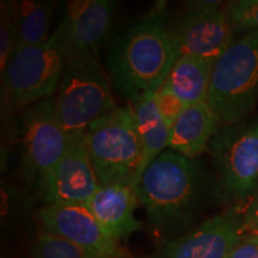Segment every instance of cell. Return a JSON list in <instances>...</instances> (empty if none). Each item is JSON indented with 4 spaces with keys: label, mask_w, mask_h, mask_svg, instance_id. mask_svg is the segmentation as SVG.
<instances>
[{
    "label": "cell",
    "mask_w": 258,
    "mask_h": 258,
    "mask_svg": "<svg viewBox=\"0 0 258 258\" xmlns=\"http://www.w3.org/2000/svg\"><path fill=\"white\" fill-rule=\"evenodd\" d=\"M244 212L226 209L185 234L165 241L153 258H225L244 237Z\"/></svg>",
    "instance_id": "cell-12"
},
{
    "label": "cell",
    "mask_w": 258,
    "mask_h": 258,
    "mask_svg": "<svg viewBox=\"0 0 258 258\" xmlns=\"http://www.w3.org/2000/svg\"><path fill=\"white\" fill-rule=\"evenodd\" d=\"M208 151L217 170L218 191L226 201H241L258 191V118L222 124Z\"/></svg>",
    "instance_id": "cell-7"
},
{
    "label": "cell",
    "mask_w": 258,
    "mask_h": 258,
    "mask_svg": "<svg viewBox=\"0 0 258 258\" xmlns=\"http://www.w3.org/2000/svg\"><path fill=\"white\" fill-rule=\"evenodd\" d=\"M0 4V71L3 76L17 50V32L12 2L3 0Z\"/></svg>",
    "instance_id": "cell-20"
},
{
    "label": "cell",
    "mask_w": 258,
    "mask_h": 258,
    "mask_svg": "<svg viewBox=\"0 0 258 258\" xmlns=\"http://www.w3.org/2000/svg\"><path fill=\"white\" fill-rule=\"evenodd\" d=\"M116 3L111 0H72L67 3L62 24L71 49L97 56L99 47L108 40Z\"/></svg>",
    "instance_id": "cell-13"
},
{
    "label": "cell",
    "mask_w": 258,
    "mask_h": 258,
    "mask_svg": "<svg viewBox=\"0 0 258 258\" xmlns=\"http://www.w3.org/2000/svg\"><path fill=\"white\" fill-rule=\"evenodd\" d=\"M55 6V2L42 0L12 2L17 32V49L44 43L50 37L49 30Z\"/></svg>",
    "instance_id": "cell-18"
},
{
    "label": "cell",
    "mask_w": 258,
    "mask_h": 258,
    "mask_svg": "<svg viewBox=\"0 0 258 258\" xmlns=\"http://www.w3.org/2000/svg\"><path fill=\"white\" fill-rule=\"evenodd\" d=\"M38 219L44 232L76 245L88 258H127L85 205H46Z\"/></svg>",
    "instance_id": "cell-11"
},
{
    "label": "cell",
    "mask_w": 258,
    "mask_h": 258,
    "mask_svg": "<svg viewBox=\"0 0 258 258\" xmlns=\"http://www.w3.org/2000/svg\"><path fill=\"white\" fill-rule=\"evenodd\" d=\"M214 64L201 57L184 55L177 59L164 85L186 106L208 99Z\"/></svg>",
    "instance_id": "cell-17"
},
{
    "label": "cell",
    "mask_w": 258,
    "mask_h": 258,
    "mask_svg": "<svg viewBox=\"0 0 258 258\" xmlns=\"http://www.w3.org/2000/svg\"><path fill=\"white\" fill-rule=\"evenodd\" d=\"M128 105L133 111L135 124L143 146V160L134 183L135 185L146 167L160 153L169 148L171 128L160 115L156 103V93L129 99Z\"/></svg>",
    "instance_id": "cell-16"
},
{
    "label": "cell",
    "mask_w": 258,
    "mask_h": 258,
    "mask_svg": "<svg viewBox=\"0 0 258 258\" xmlns=\"http://www.w3.org/2000/svg\"><path fill=\"white\" fill-rule=\"evenodd\" d=\"M71 47L61 23L44 43L18 48L2 76L3 97L15 110L56 93Z\"/></svg>",
    "instance_id": "cell-4"
},
{
    "label": "cell",
    "mask_w": 258,
    "mask_h": 258,
    "mask_svg": "<svg viewBox=\"0 0 258 258\" xmlns=\"http://www.w3.org/2000/svg\"><path fill=\"white\" fill-rule=\"evenodd\" d=\"M241 232L243 235H258V191L244 211Z\"/></svg>",
    "instance_id": "cell-24"
},
{
    "label": "cell",
    "mask_w": 258,
    "mask_h": 258,
    "mask_svg": "<svg viewBox=\"0 0 258 258\" xmlns=\"http://www.w3.org/2000/svg\"><path fill=\"white\" fill-rule=\"evenodd\" d=\"M29 258H88L76 245L57 237L42 232L34 240Z\"/></svg>",
    "instance_id": "cell-19"
},
{
    "label": "cell",
    "mask_w": 258,
    "mask_h": 258,
    "mask_svg": "<svg viewBox=\"0 0 258 258\" xmlns=\"http://www.w3.org/2000/svg\"><path fill=\"white\" fill-rule=\"evenodd\" d=\"M85 137L99 184L133 186L143 160V146L131 106H116L93 122Z\"/></svg>",
    "instance_id": "cell-5"
},
{
    "label": "cell",
    "mask_w": 258,
    "mask_h": 258,
    "mask_svg": "<svg viewBox=\"0 0 258 258\" xmlns=\"http://www.w3.org/2000/svg\"><path fill=\"white\" fill-rule=\"evenodd\" d=\"M176 57L191 55L213 63L233 44L227 6L220 2H190L167 23Z\"/></svg>",
    "instance_id": "cell-8"
},
{
    "label": "cell",
    "mask_w": 258,
    "mask_h": 258,
    "mask_svg": "<svg viewBox=\"0 0 258 258\" xmlns=\"http://www.w3.org/2000/svg\"><path fill=\"white\" fill-rule=\"evenodd\" d=\"M221 125L222 122L207 101L186 106L171 128L169 150L195 159L208 150Z\"/></svg>",
    "instance_id": "cell-15"
},
{
    "label": "cell",
    "mask_w": 258,
    "mask_h": 258,
    "mask_svg": "<svg viewBox=\"0 0 258 258\" xmlns=\"http://www.w3.org/2000/svg\"><path fill=\"white\" fill-rule=\"evenodd\" d=\"M156 103L159 109L160 115L163 116L164 121L170 128L175 124L177 118L182 114L186 105L177 97L175 93L167 89L165 85L160 88L159 91L156 93Z\"/></svg>",
    "instance_id": "cell-22"
},
{
    "label": "cell",
    "mask_w": 258,
    "mask_h": 258,
    "mask_svg": "<svg viewBox=\"0 0 258 258\" xmlns=\"http://www.w3.org/2000/svg\"><path fill=\"white\" fill-rule=\"evenodd\" d=\"M22 145L24 176L36 182L66 153L70 137L57 118L53 97L24 109Z\"/></svg>",
    "instance_id": "cell-9"
},
{
    "label": "cell",
    "mask_w": 258,
    "mask_h": 258,
    "mask_svg": "<svg viewBox=\"0 0 258 258\" xmlns=\"http://www.w3.org/2000/svg\"><path fill=\"white\" fill-rule=\"evenodd\" d=\"M258 101V31L233 42L214 64L208 104L222 124L244 120Z\"/></svg>",
    "instance_id": "cell-6"
},
{
    "label": "cell",
    "mask_w": 258,
    "mask_h": 258,
    "mask_svg": "<svg viewBox=\"0 0 258 258\" xmlns=\"http://www.w3.org/2000/svg\"><path fill=\"white\" fill-rule=\"evenodd\" d=\"M85 133L70 138L66 153L37 182L46 205H86L99 188Z\"/></svg>",
    "instance_id": "cell-10"
},
{
    "label": "cell",
    "mask_w": 258,
    "mask_h": 258,
    "mask_svg": "<svg viewBox=\"0 0 258 258\" xmlns=\"http://www.w3.org/2000/svg\"><path fill=\"white\" fill-rule=\"evenodd\" d=\"M55 110L69 137L84 134L93 122L114 110L110 77L97 56L71 49L55 96Z\"/></svg>",
    "instance_id": "cell-3"
},
{
    "label": "cell",
    "mask_w": 258,
    "mask_h": 258,
    "mask_svg": "<svg viewBox=\"0 0 258 258\" xmlns=\"http://www.w3.org/2000/svg\"><path fill=\"white\" fill-rule=\"evenodd\" d=\"M233 30L258 31V0H235L227 5Z\"/></svg>",
    "instance_id": "cell-21"
},
{
    "label": "cell",
    "mask_w": 258,
    "mask_h": 258,
    "mask_svg": "<svg viewBox=\"0 0 258 258\" xmlns=\"http://www.w3.org/2000/svg\"><path fill=\"white\" fill-rule=\"evenodd\" d=\"M177 61L167 21L158 6L112 44L109 77L128 99L159 91Z\"/></svg>",
    "instance_id": "cell-2"
},
{
    "label": "cell",
    "mask_w": 258,
    "mask_h": 258,
    "mask_svg": "<svg viewBox=\"0 0 258 258\" xmlns=\"http://www.w3.org/2000/svg\"><path fill=\"white\" fill-rule=\"evenodd\" d=\"M85 206L117 243L144 228L143 222L135 217L139 206L137 192L129 184L99 185Z\"/></svg>",
    "instance_id": "cell-14"
},
{
    "label": "cell",
    "mask_w": 258,
    "mask_h": 258,
    "mask_svg": "<svg viewBox=\"0 0 258 258\" xmlns=\"http://www.w3.org/2000/svg\"><path fill=\"white\" fill-rule=\"evenodd\" d=\"M206 186L195 159L167 148L146 167L133 188L160 240L169 241L192 224Z\"/></svg>",
    "instance_id": "cell-1"
},
{
    "label": "cell",
    "mask_w": 258,
    "mask_h": 258,
    "mask_svg": "<svg viewBox=\"0 0 258 258\" xmlns=\"http://www.w3.org/2000/svg\"><path fill=\"white\" fill-rule=\"evenodd\" d=\"M225 258H258V235H244Z\"/></svg>",
    "instance_id": "cell-23"
}]
</instances>
